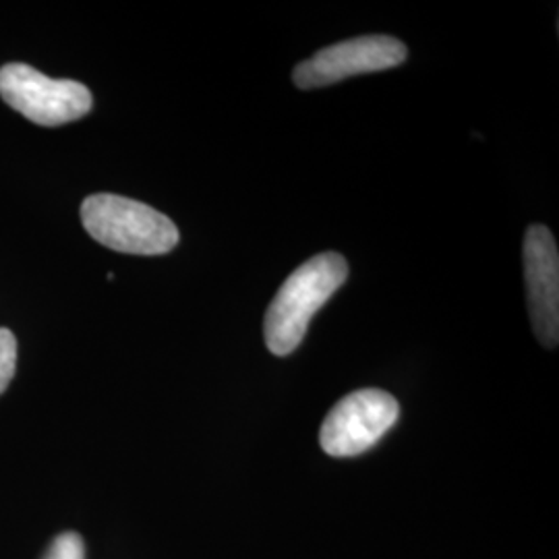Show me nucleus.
<instances>
[{"label":"nucleus","mask_w":559,"mask_h":559,"mask_svg":"<svg viewBox=\"0 0 559 559\" xmlns=\"http://www.w3.org/2000/svg\"><path fill=\"white\" fill-rule=\"evenodd\" d=\"M348 278V265L338 253H321L297 267L270 302L263 334L276 357L299 348L313 316Z\"/></svg>","instance_id":"obj_1"},{"label":"nucleus","mask_w":559,"mask_h":559,"mask_svg":"<svg viewBox=\"0 0 559 559\" xmlns=\"http://www.w3.org/2000/svg\"><path fill=\"white\" fill-rule=\"evenodd\" d=\"M85 230L104 247L131 255H164L179 242L175 222L154 207L120 195H90L81 205Z\"/></svg>","instance_id":"obj_2"},{"label":"nucleus","mask_w":559,"mask_h":559,"mask_svg":"<svg viewBox=\"0 0 559 559\" xmlns=\"http://www.w3.org/2000/svg\"><path fill=\"white\" fill-rule=\"evenodd\" d=\"M0 98L40 127H60L92 110V94L83 83L50 80L23 62L0 69Z\"/></svg>","instance_id":"obj_3"},{"label":"nucleus","mask_w":559,"mask_h":559,"mask_svg":"<svg viewBox=\"0 0 559 559\" xmlns=\"http://www.w3.org/2000/svg\"><path fill=\"white\" fill-rule=\"evenodd\" d=\"M399 400L383 390H359L340 400L323 420L320 443L334 459H353L373 448L396 425Z\"/></svg>","instance_id":"obj_4"},{"label":"nucleus","mask_w":559,"mask_h":559,"mask_svg":"<svg viewBox=\"0 0 559 559\" xmlns=\"http://www.w3.org/2000/svg\"><path fill=\"white\" fill-rule=\"evenodd\" d=\"M406 46L390 36H362L340 41L297 64L293 80L300 90H316L355 75L399 67L406 60Z\"/></svg>","instance_id":"obj_5"},{"label":"nucleus","mask_w":559,"mask_h":559,"mask_svg":"<svg viewBox=\"0 0 559 559\" xmlns=\"http://www.w3.org/2000/svg\"><path fill=\"white\" fill-rule=\"evenodd\" d=\"M524 280L533 332L545 348L559 340V255L549 228L533 224L524 237Z\"/></svg>","instance_id":"obj_6"},{"label":"nucleus","mask_w":559,"mask_h":559,"mask_svg":"<svg viewBox=\"0 0 559 559\" xmlns=\"http://www.w3.org/2000/svg\"><path fill=\"white\" fill-rule=\"evenodd\" d=\"M17 369V338L11 330L0 328V394L9 388V383Z\"/></svg>","instance_id":"obj_7"},{"label":"nucleus","mask_w":559,"mask_h":559,"mask_svg":"<svg viewBox=\"0 0 559 559\" xmlns=\"http://www.w3.org/2000/svg\"><path fill=\"white\" fill-rule=\"evenodd\" d=\"M44 559H85V545L78 533H60L50 543Z\"/></svg>","instance_id":"obj_8"}]
</instances>
